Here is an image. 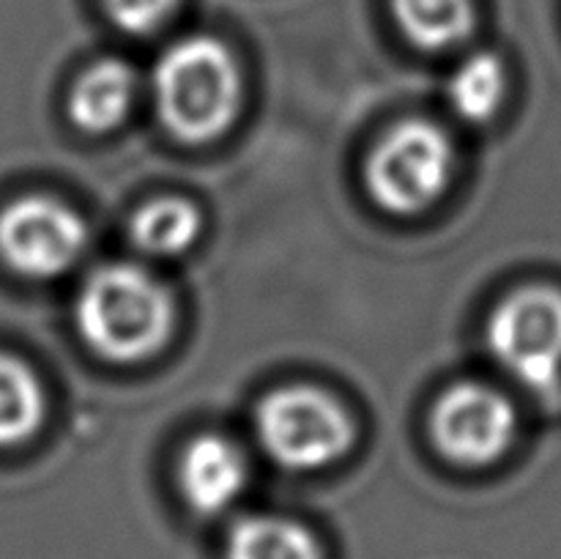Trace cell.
<instances>
[{
	"label": "cell",
	"instance_id": "obj_1",
	"mask_svg": "<svg viewBox=\"0 0 561 559\" xmlns=\"http://www.w3.org/2000/svg\"><path fill=\"white\" fill-rule=\"evenodd\" d=\"M82 340L110 362L157 354L173 327L168 288L135 263H107L85 277L75 305Z\"/></svg>",
	"mask_w": 561,
	"mask_h": 559
},
{
	"label": "cell",
	"instance_id": "obj_2",
	"mask_svg": "<svg viewBox=\"0 0 561 559\" xmlns=\"http://www.w3.org/2000/svg\"><path fill=\"white\" fill-rule=\"evenodd\" d=\"M151 91L159 121L175 140L208 142L233 124L241 80L219 38L190 36L164 49L153 66Z\"/></svg>",
	"mask_w": 561,
	"mask_h": 559
},
{
	"label": "cell",
	"instance_id": "obj_3",
	"mask_svg": "<svg viewBox=\"0 0 561 559\" xmlns=\"http://www.w3.org/2000/svg\"><path fill=\"white\" fill-rule=\"evenodd\" d=\"M257 442L279 466L312 471L334 464L354 444V422L343 403L307 384L279 387L257 403Z\"/></svg>",
	"mask_w": 561,
	"mask_h": 559
},
{
	"label": "cell",
	"instance_id": "obj_4",
	"mask_svg": "<svg viewBox=\"0 0 561 559\" xmlns=\"http://www.w3.org/2000/svg\"><path fill=\"white\" fill-rule=\"evenodd\" d=\"M453 159V142L442 126L422 118L400 121L367 157V190L387 212L416 214L447 190Z\"/></svg>",
	"mask_w": 561,
	"mask_h": 559
},
{
	"label": "cell",
	"instance_id": "obj_5",
	"mask_svg": "<svg viewBox=\"0 0 561 559\" xmlns=\"http://www.w3.org/2000/svg\"><path fill=\"white\" fill-rule=\"evenodd\" d=\"M488 349L526 389H557L561 384V290L526 285L499 301L488 321Z\"/></svg>",
	"mask_w": 561,
	"mask_h": 559
},
{
	"label": "cell",
	"instance_id": "obj_6",
	"mask_svg": "<svg viewBox=\"0 0 561 559\" xmlns=\"http://www.w3.org/2000/svg\"><path fill=\"white\" fill-rule=\"evenodd\" d=\"M85 223L60 201L25 195L0 208V261L22 277H58L82 255Z\"/></svg>",
	"mask_w": 561,
	"mask_h": 559
},
{
	"label": "cell",
	"instance_id": "obj_7",
	"mask_svg": "<svg viewBox=\"0 0 561 559\" xmlns=\"http://www.w3.org/2000/svg\"><path fill=\"white\" fill-rule=\"evenodd\" d=\"M518 427L513 403L480 381L444 389L431 411V436L444 458L460 466H488L510 449Z\"/></svg>",
	"mask_w": 561,
	"mask_h": 559
},
{
	"label": "cell",
	"instance_id": "obj_8",
	"mask_svg": "<svg viewBox=\"0 0 561 559\" xmlns=\"http://www.w3.org/2000/svg\"><path fill=\"white\" fill-rule=\"evenodd\" d=\"M247 486V458L230 438L201 433L179 458V488L184 502L201 515H217L241 497Z\"/></svg>",
	"mask_w": 561,
	"mask_h": 559
},
{
	"label": "cell",
	"instance_id": "obj_9",
	"mask_svg": "<svg viewBox=\"0 0 561 559\" xmlns=\"http://www.w3.org/2000/svg\"><path fill=\"white\" fill-rule=\"evenodd\" d=\"M137 77L124 60H99L77 77L69 93V115L82 132H110L135 104Z\"/></svg>",
	"mask_w": 561,
	"mask_h": 559
},
{
	"label": "cell",
	"instance_id": "obj_10",
	"mask_svg": "<svg viewBox=\"0 0 561 559\" xmlns=\"http://www.w3.org/2000/svg\"><path fill=\"white\" fill-rule=\"evenodd\" d=\"M225 559H323L316 535L283 515H247L225 543Z\"/></svg>",
	"mask_w": 561,
	"mask_h": 559
},
{
	"label": "cell",
	"instance_id": "obj_11",
	"mask_svg": "<svg viewBox=\"0 0 561 559\" xmlns=\"http://www.w3.org/2000/svg\"><path fill=\"white\" fill-rule=\"evenodd\" d=\"M403 36L422 49H449L474 27V0H389Z\"/></svg>",
	"mask_w": 561,
	"mask_h": 559
},
{
	"label": "cell",
	"instance_id": "obj_12",
	"mask_svg": "<svg viewBox=\"0 0 561 559\" xmlns=\"http://www.w3.org/2000/svg\"><path fill=\"white\" fill-rule=\"evenodd\" d=\"M201 233V212L181 197H159L135 212L129 236L135 247L153 258L181 255Z\"/></svg>",
	"mask_w": 561,
	"mask_h": 559
},
{
	"label": "cell",
	"instance_id": "obj_13",
	"mask_svg": "<svg viewBox=\"0 0 561 559\" xmlns=\"http://www.w3.org/2000/svg\"><path fill=\"white\" fill-rule=\"evenodd\" d=\"M47 411L44 389L31 367L0 351V447L27 442Z\"/></svg>",
	"mask_w": 561,
	"mask_h": 559
},
{
	"label": "cell",
	"instance_id": "obj_14",
	"mask_svg": "<svg viewBox=\"0 0 561 559\" xmlns=\"http://www.w3.org/2000/svg\"><path fill=\"white\" fill-rule=\"evenodd\" d=\"M507 91V75L499 55L474 53L449 77V104L469 124H485L502 107Z\"/></svg>",
	"mask_w": 561,
	"mask_h": 559
},
{
	"label": "cell",
	"instance_id": "obj_15",
	"mask_svg": "<svg viewBox=\"0 0 561 559\" xmlns=\"http://www.w3.org/2000/svg\"><path fill=\"white\" fill-rule=\"evenodd\" d=\"M179 3L181 0H102L110 20L121 31L135 33V36L157 31L162 22H168L173 16Z\"/></svg>",
	"mask_w": 561,
	"mask_h": 559
}]
</instances>
